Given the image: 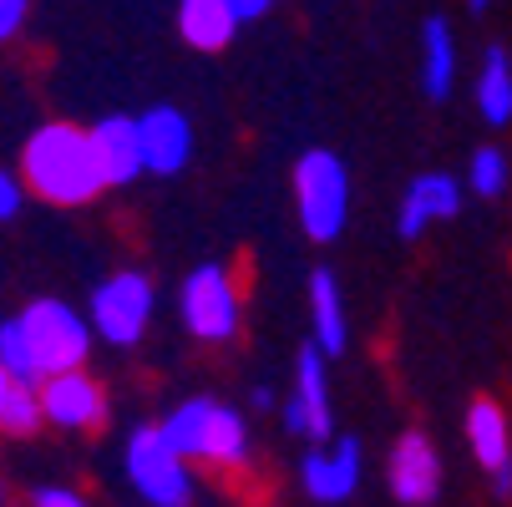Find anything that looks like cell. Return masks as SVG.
I'll return each instance as SVG.
<instances>
[{"label": "cell", "instance_id": "9", "mask_svg": "<svg viewBox=\"0 0 512 507\" xmlns=\"http://www.w3.org/2000/svg\"><path fill=\"white\" fill-rule=\"evenodd\" d=\"M41 411H46V426L66 431V437H97L112 416V396L102 376L77 366V371H56L41 381Z\"/></svg>", "mask_w": 512, "mask_h": 507}, {"label": "cell", "instance_id": "19", "mask_svg": "<svg viewBox=\"0 0 512 507\" xmlns=\"http://www.w3.org/2000/svg\"><path fill=\"white\" fill-rule=\"evenodd\" d=\"M244 21L229 0H178V36L193 51H224Z\"/></svg>", "mask_w": 512, "mask_h": 507}, {"label": "cell", "instance_id": "15", "mask_svg": "<svg viewBox=\"0 0 512 507\" xmlns=\"http://www.w3.org/2000/svg\"><path fill=\"white\" fill-rule=\"evenodd\" d=\"M457 66H462V46L447 16H426L416 31V82L431 102H447L457 87Z\"/></svg>", "mask_w": 512, "mask_h": 507}, {"label": "cell", "instance_id": "18", "mask_svg": "<svg viewBox=\"0 0 512 507\" xmlns=\"http://www.w3.org/2000/svg\"><path fill=\"white\" fill-rule=\"evenodd\" d=\"M472 102H477V117L487 127H507L512 122V51L507 46H487L482 61H477V77H472Z\"/></svg>", "mask_w": 512, "mask_h": 507}, {"label": "cell", "instance_id": "24", "mask_svg": "<svg viewBox=\"0 0 512 507\" xmlns=\"http://www.w3.org/2000/svg\"><path fill=\"white\" fill-rule=\"evenodd\" d=\"M31 21V0H0V46H11Z\"/></svg>", "mask_w": 512, "mask_h": 507}, {"label": "cell", "instance_id": "2", "mask_svg": "<svg viewBox=\"0 0 512 507\" xmlns=\"http://www.w3.org/2000/svg\"><path fill=\"white\" fill-rule=\"evenodd\" d=\"M16 168H21L31 198L51 203V208H87L92 198L112 193L102 158H97V142H92V127H82V122H61V117L41 122L21 142Z\"/></svg>", "mask_w": 512, "mask_h": 507}, {"label": "cell", "instance_id": "27", "mask_svg": "<svg viewBox=\"0 0 512 507\" xmlns=\"http://www.w3.org/2000/svg\"><path fill=\"white\" fill-rule=\"evenodd\" d=\"M11 381H16V376L6 371V360H0V396H6V391H11Z\"/></svg>", "mask_w": 512, "mask_h": 507}, {"label": "cell", "instance_id": "29", "mask_svg": "<svg viewBox=\"0 0 512 507\" xmlns=\"http://www.w3.org/2000/svg\"><path fill=\"white\" fill-rule=\"evenodd\" d=\"M467 6H472V11H487V6H492V0H467Z\"/></svg>", "mask_w": 512, "mask_h": 507}, {"label": "cell", "instance_id": "6", "mask_svg": "<svg viewBox=\"0 0 512 507\" xmlns=\"http://www.w3.org/2000/svg\"><path fill=\"white\" fill-rule=\"evenodd\" d=\"M289 193H295V219L310 244H335L350 224V168L330 148H310L295 158L289 173Z\"/></svg>", "mask_w": 512, "mask_h": 507}, {"label": "cell", "instance_id": "25", "mask_svg": "<svg viewBox=\"0 0 512 507\" xmlns=\"http://www.w3.org/2000/svg\"><path fill=\"white\" fill-rule=\"evenodd\" d=\"M229 6H234V16H239V21H259V16H269V11H274V0H229Z\"/></svg>", "mask_w": 512, "mask_h": 507}, {"label": "cell", "instance_id": "26", "mask_svg": "<svg viewBox=\"0 0 512 507\" xmlns=\"http://www.w3.org/2000/svg\"><path fill=\"white\" fill-rule=\"evenodd\" d=\"M249 406H254V411H274V406H279V396H274V386H269V381H259V386L249 391Z\"/></svg>", "mask_w": 512, "mask_h": 507}, {"label": "cell", "instance_id": "3", "mask_svg": "<svg viewBox=\"0 0 512 507\" xmlns=\"http://www.w3.org/2000/svg\"><path fill=\"white\" fill-rule=\"evenodd\" d=\"M158 421L198 472H213V477L254 472V437H249V421L239 406L218 401V396H188V401L168 406Z\"/></svg>", "mask_w": 512, "mask_h": 507}, {"label": "cell", "instance_id": "11", "mask_svg": "<svg viewBox=\"0 0 512 507\" xmlns=\"http://www.w3.org/2000/svg\"><path fill=\"white\" fill-rule=\"evenodd\" d=\"M462 203H467V178H457V173H447V168H426V173H416V178L401 188L396 234H401L406 244H416L426 229L457 219Z\"/></svg>", "mask_w": 512, "mask_h": 507}, {"label": "cell", "instance_id": "5", "mask_svg": "<svg viewBox=\"0 0 512 507\" xmlns=\"http://www.w3.org/2000/svg\"><path fill=\"white\" fill-rule=\"evenodd\" d=\"M178 320L198 345H234L244 335V279L234 264L208 259L178 284Z\"/></svg>", "mask_w": 512, "mask_h": 507}, {"label": "cell", "instance_id": "14", "mask_svg": "<svg viewBox=\"0 0 512 507\" xmlns=\"http://www.w3.org/2000/svg\"><path fill=\"white\" fill-rule=\"evenodd\" d=\"M137 132H142V163H148L153 178H178L193 163V122L183 107L158 102L137 112Z\"/></svg>", "mask_w": 512, "mask_h": 507}, {"label": "cell", "instance_id": "4", "mask_svg": "<svg viewBox=\"0 0 512 507\" xmlns=\"http://www.w3.org/2000/svg\"><path fill=\"white\" fill-rule=\"evenodd\" d=\"M122 477L142 507H193L198 467L173 447L163 421H137L122 442Z\"/></svg>", "mask_w": 512, "mask_h": 507}, {"label": "cell", "instance_id": "13", "mask_svg": "<svg viewBox=\"0 0 512 507\" xmlns=\"http://www.w3.org/2000/svg\"><path fill=\"white\" fill-rule=\"evenodd\" d=\"M386 487L401 507H426L442 497V452L431 447L426 431H401L386 457Z\"/></svg>", "mask_w": 512, "mask_h": 507}, {"label": "cell", "instance_id": "28", "mask_svg": "<svg viewBox=\"0 0 512 507\" xmlns=\"http://www.w3.org/2000/svg\"><path fill=\"white\" fill-rule=\"evenodd\" d=\"M0 507H11V482H6V472H0Z\"/></svg>", "mask_w": 512, "mask_h": 507}, {"label": "cell", "instance_id": "17", "mask_svg": "<svg viewBox=\"0 0 512 507\" xmlns=\"http://www.w3.org/2000/svg\"><path fill=\"white\" fill-rule=\"evenodd\" d=\"M310 340L330 360H340L350 350V315H345V289H340L335 269L310 274Z\"/></svg>", "mask_w": 512, "mask_h": 507}, {"label": "cell", "instance_id": "16", "mask_svg": "<svg viewBox=\"0 0 512 507\" xmlns=\"http://www.w3.org/2000/svg\"><path fill=\"white\" fill-rule=\"evenodd\" d=\"M92 142H97L107 188H132L148 173V163H142V132H137L132 112H107L102 122H92Z\"/></svg>", "mask_w": 512, "mask_h": 507}, {"label": "cell", "instance_id": "1", "mask_svg": "<svg viewBox=\"0 0 512 507\" xmlns=\"http://www.w3.org/2000/svg\"><path fill=\"white\" fill-rule=\"evenodd\" d=\"M92 345H102L92 330V315L61 295H36L16 315L0 320V360H6V371L16 381H31V386H41L56 371L87 366Z\"/></svg>", "mask_w": 512, "mask_h": 507}, {"label": "cell", "instance_id": "21", "mask_svg": "<svg viewBox=\"0 0 512 507\" xmlns=\"http://www.w3.org/2000/svg\"><path fill=\"white\" fill-rule=\"evenodd\" d=\"M462 178H467V193H472V198L497 203V198H507V188H512V158L497 148V142H482Z\"/></svg>", "mask_w": 512, "mask_h": 507}, {"label": "cell", "instance_id": "8", "mask_svg": "<svg viewBox=\"0 0 512 507\" xmlns=\"http://www.w3.org/2000/svg\"><path fill=\"white\" fill-rule=\"evenodd\" d=\"M279 421L295 442L315 447L335 437V391H330V355L310 340L295 355V381H289V396L279 401Z\"/></svg>", "mask_w": 512, "mask_h": 507}, {"label": "cell", "instance_id": "10", "mask_svg": "<svg viewBox=\"0 0 512 507\" xmlns=\"http://www.w3.org/2000/svg\"><path fill=\"white\" fill-rule=\"evenodd\" d=\"M295 477H300V492H305L315 507H345V502L360 492V477H365L360 442H355V437H330V442L305 447Z\"/></svg>", "mask_w": 512, "mask_h": 507}, {"label": "cell", "instance_id": "20", "mask_svg": "<svg viewBox=\"0 0 512 507\" xmlns=\"http://www.w3.org/2000/svg\"><path fill=\"white\" fill-rule=\"evenodd\" d=\"M46 426V411H41V386L31 381H11V391L0 396V437L6 442H26Z\"/></svg>", "mask_w": 512, "mask_h": 507}, {"label": "cell", "instance_id": "7", "mask_svg": "<svg viewBox=\"0 0 512 507\" xmlns=\"http://www.w3.org/2000/svg\"><path fill=\"white\" fill-rule=\"evenodd\" d=\"M92 330L102 345L112 350H132L148 335L153 315H158V284L153 274L142 269H112L102 284H92V300H87Z\"/></svg>", "mask_w": 512, "mask_h": 507}, {"label": "cell", "instance_id": "23", "mask_svg": "<svg viewBox=\"0 0 512 507\" xmlns=\"http://www.w3.org/2000/svg\"><path fill=\"white\" fill-rule=\"evenodd\" d=\"M26 507H92V497L77 492V487H66V482H41V487H31Z\"/></svg>", "mask_w": 512, "mask_h": 507}, {"label": "cell", "instance_id": "12", "mask_svg": "<svg viewBox=\"0 0 512 507\" xmlns=\"http://www.w3.org/2000/svg\"><path fill=\"white\" fill-rule=\"evenodd\" d=\"M462 437H467L472 462L492 477L497 497H512V421H507L502 401L477 396L462 416Z\"/></svg>", "mask_w": 512, "mask_h": 507}, {"label": "cell", "instance_id": "22", "mask_svg": "<svg viewBox=\"0 0 512 507\" xmlns=\"http://www.w3.org/2000/svg\"><path fill=\"white\" fill-rule=\"evenodd\" d=\"M26 198H31V188H26V178H21V168L11 163H0V224H11L16 213L26 208Z\"/></svg>", "mask_w": 512, "mask_h": 507}]
</instances>
